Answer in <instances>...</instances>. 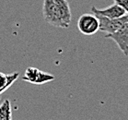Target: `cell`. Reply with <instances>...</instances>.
<instances>
[{
  "label": "cell",
  "instance_id": "5b68a950",
  "mask_svg": "<svg viewBox=\"0 0 128 120\" xmlns=\"http://www.w3.org/2000/svg\"><path fill=\"white\" fill-rule=\"evenodd\" d=\"M91 11L95 15H100V16H103V17L109 19L120 18V17L126 14V11L124 9H122V7H120L119 5H117L116 3H114V5L103 9H97L96 7H92Z\"/></svg>",
  "mask_w": 128,
  "mask_h": 120
},
{
  "label": "cell",
  "instance_id": "52a82bcc",
  "mask_svg": "<svg viewBox=\"0 0 128 120\" xmlns=\"http://www.w3.org/2000/svg\"><path fill=\"white\" fill-rule=\"evenodd\" d=\"M20 73L18 72H14L11 74H5L0 72V94L10 88L14 82L18 79Z\"/></svg>",
  "mask_w": 128,
  "mask_h": 120
},
{
  "label": "cell",
  "instance_id": "8992f818",
  "mask_svg": "<svg viewBox=\"0 0 128 120\" xmlns=\"http://www.w3.org/2000/svg\"><path fill=\"white\" fill-rule=\"evenodd\" d=\"M54 1L56 3L60 14H61L62 20L64 21V23L68 28L70 23H71V20H72V14H71L69 3L66 0H54Z\"/></svg>",
  "mask_w": 128,
  "mask_h": 120
},
{
  "label": "cell",
  "instance_id": "ba28073f",
  "mask_svg": "<svg viewBox=\"0 0 128 120\" xmlns=\"http://www.w3.org/2000/svg\"><path fill=\"white\" fill-rule=\"evenodd\" d=\"M0 120H12V109L9 100H5L0 104Z\"/></svg>",
  "mask_w": 128,
  "mask_h": 120
},
{
  "label": "cell",
  "instance_id": "8fae6325",
  "mask_svg": "<svg viewBox=\"0 0 128 120\" xmlns=\"http://www.w3.org/2000/svg\"><path fill=\"white\" fill-rule=\"evenodd\" d=\"M114 3H116L120 7H122L126 11V13H128V0H114Z\"/></svg>",
  "mask_w": 128,
  "mask_h": 120
},
{
  "label": "cell",
  "instance_id": "6da1fadb",
  "mask_svg": "<svg viewBox=\"0 0 128 120\" xmlns=\"http://www.w3.org/2000/svg\"><path fill=\"white\" fill-rule=\"evenodd\" d=\"M42 14L44 21L52 26L58 28H67L62 20L61 14L54 0H44L42 7Z\"/></svg>",
  "mask_w": 128,
  "mask_h": 120
},
{
  "label": "cell",
  "instance_id": "9c48e42d",
  "mask_svg": "<svg viewBox=\"0 0 128 120\" xmlns=\"http://www.w3.org/2000/svg\"><path fill=\"white\" fill-rule=\"evenodd\" d=\"M39 71H40V69H38L37 67H27L22 79L25 80V81H28V82H30V83H32V84H33L36 78H37V75H38Z\"/></svg>",
  "mask_w": 128,
  "mask_h": 120
},
{
  "label": "cell",
  "instance_id": "277c9868",
  "mask_svg": "<svg viewBox=\"0 0 128 120\" xmlns=\"http://www.w3.org/2000/svg\"><path fill=\"white\" fill-rule=\"evenodd\" d=\"M105 38H110L118 45L119 49L125 56H128V21L114 33H107Z\"/></svg>",
  "mask_w": 128,
  "mask_h": 120
},
{
  "label": "cell",
  "instance_id": "7a4b0ae2",
  "mask_svg": "<svg viewBox=\"0 0 128 120\" xmlns=\"http://www.w3.org/2000/svg\"><path fill=\"white\" fill-rule=\"evenodd\" d=\"M78 29L84 35H93L100 31V21L95 14H83L78 21Z\"/></svg>",
  "mask_w": 128,
  "mask_h": 120
},
{
  "label": "cell",
  "instance_id": "3957f363",
  "mask_svg": "<svg viewBox=\"0 0 128 120\" xmlns=\"http://www.w3.org/2000/svg\"><path fill=\"white\" fill-rule=\"evenodd\" d=\"M100 21V31L107 33H114L128 21V13L116 19H109L100 15H96Z\"/></svg>",
  "mask_w": 128,
  "mask_h": 120
},
{
  "label": "cell",
  "instance_id": "30bf717a",
  "mask_svg": "<svg viewBox=\"0 0 128 120\" xmlns=\"http://www.w3.org/2000/svg\"><path fill=\"white\" fill-rule=\"evenodd\" d=\"M54 79H56L54 76L52 75V74L46 73V72H44V71L40 70L33 84L42 85V84H44V83H47V82H49V81H52V80H54Z\"/></svg>",
  "mask_w": 128,
  "mask_h": 120
}]
</instances>
